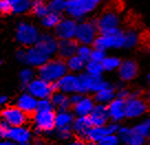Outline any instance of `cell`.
Listing matches in <instances>:
<instances>
[{
  "label": "cell",
  "instance_id": "6da1fadb",
  "mask_svg": "<svg viewBox=\"0 0 150 145\" xmlns=\"http://www.w3.org/2000/svg\"><path fill=\"white\" fill-rule=\"evenodd\" d=\"M65 60L62 58H49L38 69V75L50 83H56L57 80L67 73Z\"/></svg>",
  "mask_w": 150,
  "mask_h": 145
},
{
  "label": "cell",
  "instance_id": "7a4b0ae2",
  "mask_svg": "<svg viewBox=\"0 0 150 145\" xmlns=\"http://www.w3.org/2000/svg\"><path fill=\"white\" fill-rule=\"evenodd\" d=\"M149 110L147 99L141 96L139 90H131L129 97L125 99L126 119H139L144 117Z\"/></svg>",
  "mask_w": 150,
  "mask_h": 145
},
{
  "label": "cell",
  "instance_id": "3957f363",
  "mask_svg": "<svg viewBox=\"0 0 150 145\" xmlns=\"http://www.w3.org/2000/svg\"><path fill=\"white\" fill-rule=\"evenodd\" d=\"M122 29L107 33H98L95 41L93 42V47L100 48L107 52L108 50H119L124 48V34Z\"/></svg>",
  "mask_w": 150,
  "mask_h": 145
},
{
  "label": "cell",
  "instance_id": "277c9868",
  "mask_svg": "<svg viewBox=\"0 0 150 145\" xmlns=\"http://www.w3.org/2000/svg\"><path fill=\"white\" fill-rule=\"evenodd\" d=\"M93 0H66L65 13L76 21H81L97 9Z\"/></svg>",
  "mask_w": 150,
  "mask_h": 145
},
{
  "label": "cell",
  "instance_id": "5b68a950",
  "mask_svg": "<svg viewBox=\"0 0 150 145\" xmlns=\"http://www.w3.org/2000/svg\"><path fill=\"white\" fill-rule=\"evenodd\" d=\"M98 29L95 20H81L77 21L75 30L74 39L79 44H88L92 45L98 35Z\"/></svg>",
  "mask_w": 150,
  "mask_h": 145
},
{
  "label": "cell",
  "instance_id": "8992f818",
  "mask_svg": "<svg viewBox=\"0 0 150 145\" xmlns=\"http://www.w3.org/2000/svg\"><path fill=\"white\" fill-rule=\"evenodd\" d=\"M99 33H107L122 29V18L116 10L107 9L95 19Z\"/></svg>",
  "mask_w": 150,
  "mask_h": 145
},
{
  "label": "cell",
  "instance_id": "52a82bcc",
  "mask_svg": "<svg viewBox=\"0 0 150 145\" xmlns=\"http://www.w3.org/2000/svg\"><path fill=\"white\" fill-rule=\"evenodd\" d=\"M33 114V125L38 133H51L55 130V111L35 110Z\"/></svg>",
  "mask_w": 150,
  "mask_h": 145
},
{
  "label": "cell",
  "instance_id": "ba28073f",
  "mask_svg": "<svg viewBox=\"0 0 150 145\" xmlns=\"http://www.w3.org/2000/svg\"><path fill=\"white\" fill-rule=\"evenodd\" d=\"M27 90L29 94H31L37 99H42L50 98L51 95L57 90V87H56V83H50L41 77H38V78L34 77L27 85Z\"/></svg>",
  "mask_w": 150,
  "mask_h": 145
},
{
  "label": "cell",
  "instance_id": "9c48e42d",
  "mask_svg": "<svg viewBox=\"0 0 150 145\" xmlns=\"http://www.w3.org/2000/svg\"><path fill=\"white\" fill-rule=\"evenodd\" d=\"M40 36V32L35 25L28 22H21L17 27L16 39L22 46H32L37 43Z\"/></svg>",
  "mask_w": 150,
  "mask_h": 145
},
{
  "label": "cell",
  "instance_id": "30bf717a",
  "mask_svg": "<svg viewBox=\"0 0 150 145\" xmlns=\"http://www.w3.org/2000/svg\"><path fill=\"white\" fill-rule=\"evenodd\" d=\"M0 117L2 120L1 123L5 127L24 125L28 122V114L20 110L17 106L5 108L0 113Z\"/></svg>",
  "mask_w": 150,
  "mask_h": 145
},
{
  "label": "cell",
  "instance_id": "8fae6325",
  "mask_svg": "<svg viewBox=\"0 0 150 145\" xmlns=\"http://www.w3.org/2000/svg\"><path fill=\"white\" fill-rule=\"evenodd\" d=\"M5 139L13 142V144L27 145L32 140V133L24 125L5 127Z\"/></svg>",
  "mask_w": 150,
  "mask_h": 145
},
{
  "label": "cell",
  "instance_id": "7c38bea8",
  "mask_svg": "<svg viewBox=\"0 0 150 145\" xmlns=\"http://www.w3.org/2000/svg\"><path fill=\"white\" fill-rule=\"evenodd\" d=\"M77 21L71 17L61 18L60 22L54 28V35L57 40H66V39H74L75 30H76Z\"/></svg>",
  "mask_w": 150,
  "mask_h": 145
},
{
  "label": "cell",
  "instance_id": "4fadbf2b",
  "mask_svg": "<svg viewBox=\"0 0 150 145\" xmlns=\"http://www.w3.org/2000/svg\"><path fill=\"white\" fill-rule=\"evenodd\" d=\"M117 134L120 139V143L126 145H144L146 143L145 137L135 131L132 126L119 125Z\"/></svg>",
  "mask_w": 150,
  "mask_h": 145
},
{
  "label": "cell",
  "instance_id": "5bb4252c",
  "mask_svg": "<svg viewBox=\"0 0 150 145\" xmlns=\"http://www.w3.org/2000/svg\"><path fill=\"white\" fill-rule=\"evenodd\" d=\"M117 73L119 79L122 83H130L139 74V66L134 60H125V61H122L117 69Z\"/></svg>",
  "mask_w": 150,
  "mask_h": 145
},
{
  "label": "cell",
  "instance_id": "9a60e30c",
  "mask_svg": "<svg viewBox=\"0 0 150 145\" xmlns=\"http://www.w3.org/2000/svg\"><path fill=\"white\" fill-rule=\"evenodd\" d=\"M56 87H57V90L67 95L79 92V75L67 71L65 75L62 76L56 81Z\"/></svg>",
  "mask_w": 150,
  "mask_h": 145
},
{
  "label": "cell",
  "instance_id": "2e32d148",
  "mask_svg": "<svg viewBox=\"0 0 150 145\" xmlns=\"http://www.w3.org/2000/svg\"><path fill=\"white\" fill-rule=\"evenodd\" d=\"M50 58V56L45 54L42 50L34 44L32 46H29L25 50V57H24V63H27L31 67H40L43 65L45 62Z\"/></svg>",
  "mask_w": 150,
  "mask_h": 145
},
{
  "label": "cell",
  "instance_id": "e0dca14e",
  "mask_svg": "<svg viewBox=\"0 0 150 145\" xmlns=\"http://www.w3.org/2000/svg\"><path fill=\"white\" fill-rule=\"evenodd\" d=\"M109 121L120 123L126 119L125 112V99L115 97L110 102L107 104Z\"/></svg>",
  "mask_w": 150,
  "mask_h": 145
},
{
  "label": "cell",
  "instance_id": "ac0fdd59",
  "mask_svg": "<svg viewBox=\"0 0 150 145\" xmlns=\"http://www.w3.org/2000/svg\"><path fill=\"white\" fill-rule=\"evenodd\" d=\"M89 122L92 126H102L109 122V116H108L107 104L103 103H95L92 112L88 116Z\"/></svg>",
  "mask_w": 150,
  "mask_h": 145
},
{
  "label": "cell",
  "instance_id": "d6986e66",
  "mask_svg": "<svg viewBox=\"0 0 150 145\" xmlns=\"http://www.w3.org/2000/svg\"><path fill=\"white\" fill-rule=\"evenodd\" d=\"M95 103L96 102L94 100L93 96L83 95L82 98L72 106L74 116H76V117H87L89 113L92 112Z\"/></svg>",
  "mask_w": 150,
  "mask_h": 145
},
{
  "label": "cell",
  "instance_id": "ffe728a7",
  "mask_svg": "<svg viewBox=\"0 0 150 145\" xmlns=\"http://www.w3.org/2000/svg\"><path fill=\"white\" fill-rule=\"evenodd\" d=\"M57 39L55 35L52 34H40V36L38 39L37 45L40 50H42L45 54H47L50 57L56 54V48H57Z\"/></svg>",
  "mask_w": 150,
  "mask_h": 145
},
{
  "label": "cell",
  "instance_id": "44dd1931",
  "mask_svg": "<svg viewBox=\"0 0 150 145\" xmlns=\"http://www.w3.org/2000/svg\"><path fill=\"white\" fill-rule=\"evenodd\" d=\"M79 43L75 41V39H66V40H59L57 41V48L56 54L60 58L66 60L69 57L76 54Z\"/></svg>",
  "mask_w": 150,
  "mask_h": 145
},
{
  "label": "cell",
  "instance_id": "7402d4cb",
  "mask_svg": "<svg viewBox=\"0 0 150 145\" xmlns=\"http://www.w3.org/2000/svg\"><path fill=\"white\" fill-rule=\"evenodd\" d=\"M37 104H38V99L35 97H33L31 94L29 92H25V94H22L21 96H19L18 99H17V102H16V106L22 110L24 113L27 114H32L35 110H37Z\"/></svg>",
  "mask_w": 150,
  "mask_h": 145
},
{
  "label": "cell",
  "instance_id": "603a6c76",
  "mask_svg": "<svg viewBox=\"0 0 150 145\" xmlns=\"http://www.w3.org/2000/svg\"><path fill=\"white\" fill-rule=\"evenodd\" d=\"M115 97H116V87L112 84H109L108 86L93 94L95 102L103 103V104H108Z\"/></svg>",
  "mask_w": 150,
  "mask_h": 145
},
{
  "label": "cell",
  "instance_id": "cb8c5ba5",
  "mask_svg": "<svg viewBox=\"0 0 150 145\" xmlns=\"http://www.w3.org/2000/svg\"><path fill=\"white\" fill-rule=\"evenodd\" d=\"M91 126H92V124H91V122H89L88 117L74 118V121L72 123V132H73V135L84 139Z\"/></svg>",
  "mask_w": 150,
  "mask_h": 145
},
{
  "label": "cell",
  "instance_id": "d4e9b609",
  "mask_svg": "<svg viewBox=\"0 0 150 145\" xmlns=\"http://www.w3.org/2000/svg\"><path fill=\"white\" fill-rule=\"evenodd\" d=\"M51 102L53 107L57 110H69L71 108L70 96L65 92H62L60 90H56L51 95Z\"/></svg>",
  "mask_w": 150,
  "mask_h": 145
},
{
  "label": "cell",
  "instance_id": "484cf974",
  "mask_svg": "<svg viewBox=\"0 0 150 145\" xmlns=\"http://www.w3.org/2000/svg\"><path fill=\"white\" fill-rule=\"evenodd\" d=\"M106 134H108V133L106 131L105 125L91 126L84 139L87 144H98L99 141L102 140Z\"/></svg>",
  "mask_w": 150,
  "mask_h": 145
},
{
  "label": "cell",
  "instance_id": "4316f807",
  "mask_svg": "<svg viewBox=\"0 0 150 145\" xmlns=\"http://www.w3.org/2000/svg\"><path fill=\"white\" fill-rule=\"evenodd\" d=\"M74 113L69 110H59L55 112V129L60 127H72L74 121Z\"/></svg>",
  "mask_w": 150,
  "mask_h": 145
},
{
  "label": "cell",
  "instance_id": "83f0119b",
  "mask_svg": "<svg viewBox=\"0 0 150 145\" xmlns=\"http://www.w3.org/2000/svg\"><path fill=\"white\" fill-rule=\"evenodd\" d=\"M124 34V48H134L140 42V35L135 29H128L122 31Z\"/></svg>",
  "mask_w": 150,
  "mask_h": 145
},
{
  "label": "cell",
  "instance_id": "f1b7e54d",
  "mask_svg": "<svg viewBox=\"0 0 150 145\" xmlns=\"http://www.w3.org/2000/svg\"><path fill=\"white\" fill-rule=\"evenodd\" d=\"M85 63L86 62L83 61L80 56H77L76 54H74L73 56L69 57L65 60V64L67 67V70L70 73H74V74H80L82 71H84L85 68Z\"/></svg>",
  "mask_w": 150,
  "mask_h": 145
},
{
  "label": "cell",
  "instance_id": "f546056e",
  "mask_svg": "<svg viewBox=\"0 0 150 145\" xmlns=\"http://www.w3.org/2000/svg\"><path fill=\"white\" fill-rule=\"evenodd\" d=\"M110 84L109 81L103 78L102 76H92L89 75V83H88V89H89V95L95 94L96 91L100 90L102 88L106 87Z\"/></svg>",
  "mask_w": 150,
  "mask_h": 145
},
{
  "label": "cell",
  "instance_id": "4dcf8cb0",
  "mask_svg": "<svg viewBox=\"0 0 150 145\" xmlns=\"http://www.w3.org/2000/svg\"><path fill=\"white\" fill-rule=\"evenodd\" d=\"M122 63V60L118 56H112V55H106L105 58L102 61L104 71L112 73V71H117L118 67Z\"/></svg>",
  "mask_w": 150,
  "mask_h": 145
},
{
  "label": "cell",
  "instance_id": "1f68e13d",
  "mask_svg": "<svg viewBox=\"0 0 150 145\" xmlns=\"http://www.w3.org/2000/svg\"><path fill=\"white\" fill-rule=\"evenodd\" d=\"M30 10L39 18H42L49 12L47 2L45 0H32Z\"/></svg>",
  "mask_w": 150,
  "mask_h": 145
},
{
  "label": "cell",
  "instance_id": "d6a6232c",
  "mask_svg": "<svg viewBox=\"0 0 150 145\" xmlns=\"http://www.w3.org/2000/svg\"><path fill=\"white\" fill-rule=\"evenodd\" d=\"M84 71L87 73L88 75L92 76H102L105 73L103 68V65L100 62H96L93 60H89L85 63Z\"/></svg>",
  "mask_w": 150,
  "mask_h": 145
},
{
  "label": "cell",
  "instance_id": "836d02e7",
  "mask_svg": "<svg viewBox=\"0 0 150 145\" xmlns=\"http://www.w3.org/2000/svg\"><path fill=\"white\" fill-rule=\"evenodd\" d=\"M61 14L54 13V12H47L44 17L41 18V22L42 25L47 29H54L56 27V24L60 22L61 20Z\"/></svg>",
  "mask_w": 150,
  "mask_h": 145
},
{
  "label": "cell",
  "instance_id": "e575fe53",
  "mask_svg": "<svg viewBox=\"0 0 150 145\" xmlns=\"http://www.w3.org/2000/svg\"><path fill=\"white\" fill-rule=\"evenodd\" d=\"M132 127H134L135 131L144 136L146 141L150 139V117L145 118L144 120H141L139 123L135 124Z\"/></svg>",
  "mask_w": 150,
  "mask_h": 145
},
{
  "label": "cell",
  "instance_id": "d590c367",
  "mask_svg": "<svg viewBox=\"0 0 150 145\" xmlns=\"http://www.w3.org/2000/svg\"><path fill=\"white\" fill-rule=\"evenodd\" d=\"M14 13H24L30 10L32 0H9Z\"/></svg>",
  "mask_w": 150,
  "mask_h": 145
},
{
  "label": "cell",
  "instance_id": "8d00e7d4",
  "mask_svg": "<svg viewBox=\"0 0 150 145\" xmlns=\"http://www.w3.org/2000/svg\"><path fill=\"white\" fill-rule=\"evenodd\" d=\"M47 8L50 12L62 14L63 12H65L66 0H50L47 2Z\"/></svg>",
  "mask_w": 150,
  "mask_h": 145
},
{
  "label": "cell",
  "instance_id": "74e56055",
  "mask_svg": "<svg viewBox=\"0 0 150 145\" xmlns=\"http://www.w3.org/2000/svg\"><path fill=\"white\" fill-rule=\"evenodd\" d=\"M92 51H93V45H88V44H79L77 51H76V55L80 56L83 61L87 62L91 60Z\"/></svg>",
  "mask_w": 150,
  "mask_h": 145
},
{
  "label": "cell",
  "instance_id": "f35d334b",
  "mask_svg": "<svg viewBox=\"0 0 150 145\" xmlns=\"http://www.w3.org/2000/svg\"><path fill=\"white\" fill-rule=\"evenodd\" d=\"M19 78H20L21 84L23 85L24 87H27V85L34 78V71L31 68L22 69L20 71V74H19Z\"/></svg>",
  "mask_w": 150,
  "mask_h": 145
},
{
  "label": "cell",
  "instance_id": "ab89813d",
  "mask_svg": "<svg viewBox=\"0 0 150 145\" xmlns=\"http://www.w3.org/2000/svg\"><path fill=\"white\" fill-rule=\"evenodd\" d=\"M119 143H120V139L117 133H112L104 136L98 142V145H118Z\"/></svg>",
  "mask_w": 150,
  "mask_h": 145
},
{
  "label": "cell",
  "instance_id": "60d3db41",
  "mask_svg": "<svg viewBox=\"0 0 150 145\" xmlns=\"http://www.w3.org/2000/svg\"><path fill=\"white\" fill-rule=\"evenodd\" d=\"M56 130V136L59 140L67 141L72 139L73 136V132H72V127H60V129H55Z\"/></svg>",
  "mask_w": 150,
  "mask_h": 145
},
{
  "label": "cell",
  "instance_id": "b9f144b4",
  "mask_svg": "<svg viewBox=\"0 0 150 145\" xmlns=\"http://www.w3.org/2000/svg\"><path fill=\"white\" fill-rule=\"evenodd\" d=\"M53 109H54V107H53L50 98L38 99L37 110H53Z\"/></svg>",
  "mask_w": 150,
  "mask_h": 145
},
{
  "label": "cell",
  "instance_id": "7bdbcfd3",
  "mask_svg": "<svg viewBox=\"0 0 150 145\" xmlns=\"http://www.w3.org/2000/svg\"><path fill=\"white\" fill-rule=\"evenodd\" d=\"M107 55V52L104 51V50H100V48H96V47H93V51H92V55H91V60L96 62H100L103 61L105 56Z\"/></svg>",
  "mask_w": 150,
  "mask_h": 145
},
{
  "label": "cell",
  "instance_id": "ee69618b",
  "mask_svg": "<svg viewBox=\"0 0 150 145\" xmlns=\"http://www.w3.org/2000/svg\"><path fill=\"white\" fill-rule=\"evenodd\" d=\"M131 94V90L128 89L127 87H124V86H119V87H116V97H119V98L126 99L127 97H129Z\"/></svg>",
  "mask_w": 150,
  "mask_h": 145
},
{
  "label": "cell",
  "instance_id": "f6af8a7d",
  "mask_svg": "<svg viewBox=\"0 0 150 145\" xmlns=\"http://www.w3.org/2000/svg\"><path fill=\"white\" fill-rule=\"evenodd\" d=\"M0 12L1 14L12 12V8H11V4L9 0H0Z\"/></svg>",
  "mask_w": 150,
  "mask_h": 145
},
{
  "label": "cell",
  "instance_id": "bcb514c9",
  "mask_svg": "<svg viewBox=\"0 0 150 145\" xmlns=\"http://www.w3.org/2000/svg\"><path fill=\"white\" fill-rule=\"evenodd\" d=\"M17 56V60L21 63H24V57H25V50H19L16 54Z\"/></svg>",
  "mask_w": 150,
  "mask_h": 145
},
{
  "label": "cell",
  "instance_id": "7dc6e473",
  "mask_svg": "<svg viewBox=\"0 0 150 145\" xmlns=\"http://www.w3.org/2000/svg\"><path fill=\"white\" fill-rule=\"evenodd\" d=\"M72 144H74V145H84V144H87V143H86V141H85L84 139H82V137H77V136H76L75 141H72Z\"/></svg>",
  "mask_w": 150,
  "mask_h": 145
},
{
  "label": "cell",
  "instance_id": "c3c4849f",
  "mask_svg": "<svg viewBox=\"0 0 150 145\" xmlns=\"http://www.w3.org/2000/svg\"><path fill=\"white\" fill-rule=\"evenodd\" d=\"M8 103V97L7 96H0V106H5Z\"/></svg>",
  "mask_w": 150,
  "mask_h": 145
},
{
  "label": "cell",
  "instance_id": "681fc988",
  "mask_svg": "<svg viewBox=\"0 0 150 145\" xmlns=\"http://www.w3.org/2000/svg\"><path fill=\"white\" fill-rule=\"evenodd\" d=\"M5 136V126L2 125V123H0V140L4 139Z\"/></svg>",
  "mask_w": 150,
  "mask_h": 145
},
{
  "label": "cell",
  "instance_id": "f907efd6",
  "mask_svg": "<svg viewBox=\"0 0 150 145\" xmlns=\"http://www.w3.org/2000/svg\"><path fill=\"white\" fill-rule=\"evenodd\" d=\"M13 142H11L10 140L8 141H0V145H12Z\"/></svg>",
  "mask_w": 150,
  "mask_h": 145
},
{
  "label": "cell",
  "instance_id": "816d5d0a",
  "mask_svg": "<svg viewBox=\"0 0 150 145\" xmlns=\"http://www.w3.org/2000/svg\"><path fill=\"white\" fill-rule=\"evenodd\" d=\"M93 1H94V2H95V4H96L97 6H99V5H102L103 2H105L106 0H93Z\"/></svg>",
  "mask_w": 150,
  "mask_h": 145
},
{
  "label": "cell",
  "instance_id": "f5cc1de1",
  "mask_svg": "<svg viewBox=\"0 0 150 145\" xmlns=\"http://www.w3.org/2000/svg\"><path fill=\"white\" fill-rule=\"evenodd\" d=\"M146 99H147V101H148V103H149V106H150V89L148 90V92H147V97H146Z\"/></svg>",
  "mask_w": 150,
  "mask_h": 145
},
{
  "label": "cell",
  "instance_id": "db71d44e",
  "mask_svg": "<svg viewBox=\"0 0 150 145\" xmlns=\"http://www.w3.org/2000/svg\"><path fill=\"white\" fill-rule=\"evenodd\" d=\"M147 80H148V83L150 84V73L148 74V76H147Z\"/></svg>",
  "mask_w": 150,
  "mask_h": 145
},
{
  "label": "cell",
  "instance_id": "11a10c76",
  "mask_svg": "<svg viewBox=\"0 0 150 145\" xmlns=\"http://www.w3.org/2000/svg\"><path fill=\"white\" fill-rule=\"evenodd\" d=\"M146 142H147V143H149V144H150V139H149V140H147Z\"/></svg>",
  "mask_w": 150,
  "mask_h": 145
},
{
  "label": "cell",
  "instance_id": "9f6ffc18",
  "mask_svg": "<svg viewBox=\"0 0 150 145\" xmlns=\"http://www.w3.org/2000/svg\"><path fill=\"white\" fill-rule=\"evenodd\" d=\"M2 65V61H1V60H0V66Z\"/></svg>",
  "mask_w": 150,
  "mask_h": 145
},
{
  "label": "cell",
  "instance_id": "6f0895ef",
  "mask_svg": "<svg viewBox=\"0 0 150 145\" xmlns=\"http://www.w3.org/2000/svg\"><path fill=\"white\" fill-rule=\"evenodd\" d=\"M0 17H1V12H0Z\"/></svg>",
  "mask_w": 150,
  "mask_h": 145
}]
</instances>
